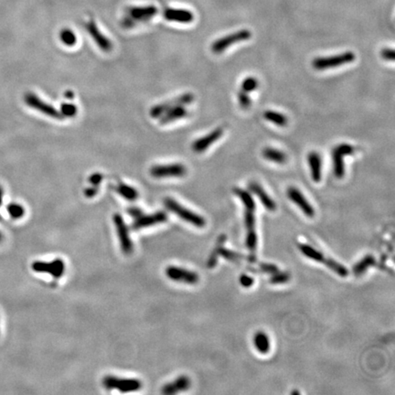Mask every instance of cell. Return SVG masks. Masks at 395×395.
<instances>
[{
	"label": "cell",
	"instance_id": "cell-29",
	"mask_svg": "<svg viewBox=\"0 0 395 395\" xmlns=\"http://www.w3.org/2000/svg\"><path fill=\"white\" fill-rule=\"evenodd\" d=\"M264 116L267 121L272 122L278 126H286L288 123V120L286 118V115L278 113V112H275V111L268 110L264 114Z\"/></svg>",
	"mask_w": 395,
	"mask_h": 395
},
{
	"label": "cell",
	"instance_id": "cell-20",
	"mask_svg": "<svg viewBox=\"0 0 395 395\" xmlns=\"http://www.w3.org/2000/svg\"><path fill=\"white\" fill-rule=\"evenodd\" d=\"M250 190L255 193L257 197L259 198L261 203L265 206V208L271 212L276 211V204L270 196L265 192V189L261 187L260 185L256 182H252L249 184Z\"/></svg>",
	"mask_w": 395,
	"mask_h": 395
},
{
	"label": "cell",
	"instance_id": "cell-19",
	"mask_svg": "<svg viewBox=\"0 0 395 395\" xmlns=\"http://www.w3.org/2000/svg\"><path fill=\"white\" fill-rule=\"evenodd\" d=\"M190 384H191V382H190V379H188V377L185 376V375H182L175 379L173 382L165 385L162 388L161 392L163 394H175L179 391L187 390Z\"/></svg>",
	"mask_w": 395,
	"mask_h": 395
},
{
	"label": "cell",
	"instance_id": "cell-14",
	"mask_svg": "<svg viewBox=\"0 0 395 395\" xmlns=\"http://www.w3.org/2000/svg\"><path fill=\"white\" fill-rule=\"evenodd\" d=\"M85 28H86V31L88 32L89 34L91 35L93 40L96 43V45L102 51L105 52H111V50L113 49L112 42L101 32L94 20H90L88 22H86Z\"/></svg>",
	"mask_w": 395,
	"mask_h": 395
},
{
	"label": "cell",
	"instance_id": "cell-10",
	"mask_svg": "<svg viewBox=\"0 0 395 395\" xmlns=\"http://www.w3.org/2000/svg\"><path fill=\"white\" fill-rule=\"evenodd\" d=\"M33 271L36 273L49 274L54 278H61L65 272V265L62 259H55L52 262L35 261L32 265Z\"/></svg>",
	"mask_w": 395,
	"mask_h": 395
},
{
	"label": "cell",
	"instance_id": "cell-15",
	"mask_svg": "<svg viewBox=\"0 0 395 395\" xmlns=\"http://www.w3.org/2000/svg\"><path fill=\"white\" fill-rule=\"evenodd\" d=\"M166 220L167 215L164 212H157L149 215H142L140 217L135 219V222L132 225V229L134 231L145 229L153 225L166 223Z\"/></svg>",
	"mask_w": 395,
	"mask_h": 395
},
{
	"label": "cell",
	"instance_id": "cell-7",
	"mask_svg": "<svg viewBox=\"0 0 395 395\" xmlns=\"http://www.w3.org/2000/svg\"><path fill=\"white\" fill-rule=\"evenodd\" d=\"M114 224H115V229L117 232V235L119 238L120 246L122 252L125 255H130L133 253L134 245L133 242L129 236V231L125 224V221L120 214H116L114 215Z\"/></svg>",
	"mask_w": 395,
	"mask_h": 395
},
{
	"label": "cell",
	"instance_id": "cell-5",
	"mask_svg": "<svg viewBox=\"0 0 395 395\" xmlns=\"http://www.w3.org/2000/svg\"><path fill=\"white\" fill-rule=\"evenodd\" d=\"M103 384L107 390H117L120 392H132L140 390L142 383L137 379L119 378L112 375L105 376L103 379Z\"/></svg>",
	"mask_w": 395,
	"mask_h": 395
},
{
	"label": "cell",
	"instance_id": "cell-33",
	"mask_svg": "<svg viewBox=\"0 0 395 395\" xmlns=\"http://www.w3.org/2000/svg\"><path fill=\"white\" fill-rule=\"evenodd\" d=\"M59 112L61 113V115H62L63 118L64 117L71 118V117H73V116L77 115L78 109H77L76 105H74V104L64 103V104L61 105V109H60Z\"/></svg>",
	"mask_w": 395,
	"mask_h": 395
},
{
	"label": "cell",
	"instance_id": "cell-8",
	"mask_svg": "<svg viewBox=\"0 0 395 395\" xmlns=\"http://www.w3.org/2000/svg\"><path fill=\"white\" fill-rule=\"evenodd\" d=\"M187 173L186 166L182 164H166V165H156L152 166L150 174L152 177L156 178H166V177H184Z\"/></svg>",
	"mask_w": 395,
	"mask_h": 395
},
{
	"label": "cell",
	"instance_id": "cell-9",
	"mask_svg": "<svg viewBox=\"0 0 395 395\" xmlns=\"http://www.w3.org/2000/svg\"><path fill=\"white\" fill-rule=\"evenodd\" d=\"M251 36H252V33L248 30L238 31V32L224 37L222 39H219L216 42H214V44L212 45V50L215 53H222L224 50L232 46L234 43L247 41V40H249Z\"/></svg>",
	"mask_w": 395,
	"mask_h": 395
},
{
	"label": "cell",
	"instance_id": "cell-11",
	"mask_svg": "<svg viewBox=\"0 0 395 395\" xmlns=\"http://www.w3.org/2000/svg\"><path fill=\"white\" fill-rule=\"evenodd\" d=\"M24 100H25V103L33 109L37 110V111H39L50 117H52V118L63 119L61 113L57 109H55L51 104H47L46 102L42 101V99L39 98L36 94L27 93L24 96Z\"/></svg>",
	"mask_w": 395,
	"mask_h": 395
},
{
	"label": "cell",
	"instance_id": "cell-26",
	"mask_svg": "<svg viewBox=\"0 0 395 395\" xmlns=\"http://www.w3.org/2000/svg\"><path fill=\"white\" fill-rule=\"evenodd\" d=\"M263 156L267 160L275 162L277 164H284L286 163V154L282 151L276 149V148H272V147H266L263 150Z\"/></svg>",
	"mask_w": 395,
	"mask_h": 395
},
{
	"label": "cell",
	"instance_id": "cell-43",
	"mask_svg": "<svg viewBox=\"0 0 395 395\" xmlns=\"http://www.w3.org/2000/svg\"><path fill=\"white\" fill-rule=\"evenodd\" d=\"M128 214L133 218L137 219L143 215V212L141 211L140 209L137 208V207H132V208L128 209Z\"/></svg>",
	"mask_w": 395,
	"mask_h": 395
},
{
	"label": "cell",
	"instance_id": "cell-23",
	"mask_svg": "<svg viewBox=\"0 0 395 395\" xmlns=\"http://www.w3.org/2000/svg\"><path fill=\"white\" fill-rule=\"evenodd\" d=\"M254 344L255 347L260 353H268L270 349V341L268 336L263 331L255 333L254 337Z\"/></svg>",
	"mask_w": 395,
	"mask_h": 395
},
{
	"label": "cell",
	"instance_id": "cell-37",
	"mask_svg": "<svg viewBox=\"0 0 395 395\" xmlns=\"http://www.w3.org/2000/svg\"><path fill=\"white\" fill-rule=\"evenodd\" d=\"M238 100H239L240 105L243 107V108H248L250 107V105H251V98H250L249 95L247 94V93H245V92H240L239 94H238Z\"/></svg>",
	"mask_w": 395,
	"mask_h": 395
},
{
	"label": "cell",
	"instance_id": "cell-6",
	"mask_svg": "<svg viewBox=\"0 0 395 395\" xmlns=\"http://www.w3.org/2000/svg\"><path fill=\"white\" fill-rule=\"evenodd\" d=\"M355 54L352 52H346L338 55L329 57L317 58L312 62L313 67L318 71L339 67L344 64L352 63L355 60Z\"/></svg>",
	"mask_w": 395,
	"mask_h": 395
},
{
	"label": "cell",
	"instance_id": "cell-1",
	"mask_svg": "<svg viewBox=\"0 0 395 395\" xmlns=\"http://www.w3.org/2000/svg\"><path fill=\"white\" fill-rule=\"evenodd\" d=\"M234 191L238 197L241 199V201L244 203L245 207V227H246V239H245V245L247 249L251 253L250 255L255 256V252L257 248V235L255 232V212L256 209L255 201L247 190L235 187Z\"/></svg>",
	"mask_w": 395,
	"mask_h": 395
},
{
	"label": "cell",
	"instance_id": "cell-16",
	"mask_svg": "<svg viewBox=\"0 0 395 395\" xmlns=\"http://www.w3.org/2000/svg\"><path fill=\"white\" fill-rule=\"evenodd\" d=\"M287 196L293 203H296V205L301 209L302 212L306 216L309 217V218H312L313 216L315 215V210L311 206V204L307 202V199L296 187H288Z\"/></svg>",
	"mask_w": 395,
	"mask_h": 395
},
{
	"label": "cell",
	"instance_id": "cell-27",
	"mask_svg": "<svg viewBox=\"0 0 395 395\" xmlns=\"http://www.w3.org/2000/svg\"><path fill=\"white\" fill-rule=\"evenodd\" d=\"M375 265H376V260L374 257L372 255H367L359 261V263L354 265L353 274L356 276H360L363 275L369 267Z\"/></svg>",
	"mask_w": 395,
	"mask_h": 395
},
{
	"label": "cell",
	"instance_id": "cell-28",
	"mask_svg": "<svg viewBox=\"0 0 395 395\" xmlns=\"http://www.w3.org/2000/svg\"><path fill=\"white\" fill-rule=\"evenodd\" d=\"M115 190L124 199L130 202H134L138 197V192L135 187L126 185L125 183H119Z\"/></svg>",
	"mask_w": 395,
	"mask_h": 395
},
{
	"label": "cell",
	"instance_id": "cell-46",
	"mask_svg": "<svg viewBox=\"0 0 395 395\" xmlns=\"http://www.w3.org/2000/svg\"><path fill=\"white\" fill-rule=\"evenodd\" d=\"M292 394H299L300 392L299 391H296V390H294V391H292Z\"/></svg>",
	"mask_w": 395,
	"mask_h": 395
},
{
	"label": "cell",
	"instance_id": "cell-36",
	"mask_svg": "<svg viewBox=\"0 0 395 395\" xmlns=\"http://www.w3.org/2000/svg\"><path fill=\"white\" fill-rule=\"evenodd\" d=\"M259 267H260L261 272L265 273V274H269V275H274L277 272H279V268L276 265H273V264L260 263Z\"/></svg>",
	"mask_w": 395,
	"mask_h": 395
},
{
	"label": "cell",
	"instance_id": "cell-39",
	"mask_svg": "<svg viewBox=\"0 0 395 395\" xmlns=\"http://www.w3.org/2000/svg\"><path fill=\"white\" fill-rule=\"evenodd\" d=\"M239 281L240 284L244 287H245V288H249L255 283V280L248 275H242V276H240Z\"/></svg>",
	"mask_w": 395,
	"mask_h": 395
},
{
	"label": "cell",
	"instance_id": "cell-12",
	"mask_svg": "<svg viewBox=\"0 0 395 395\" xmlns=\"http://www.w3.org/2000/svg\"><path fill=\"white\" fill-rule=\"evenodd\" d=\"M194 101V95L192 94H184L178 96L177 98L173 99L169 102H166L163 104H156L153 106L150 110V115L152 118H159L163 114H165L167 110L173 108L178 105H186L192 103Z\"/></svg>",
	"mask_w": 395,
	"mask_h": 395
},
{
	"label": "cell",
	"instance_id": "cell-45",
	"mask_svg": "<svg viewBox=\"0 0 395 395\" xmlns=\"http://www.w3.org/2000/svg\"><path fill=\"white\" fill-rule=\"evenodd\" d=\"M3 195H4V191H3L2 187L0 186V206L2 205V203H3Z\"/></svg>",
	"mask_w": 395,
	"mask_h": 395
},
{
	"label": "cell",
	"instance_id": "cell-18",
	"mask_svg": "<svg viewBox=\"0 0 395 395\" xmlns=\"http://www.w3.org/2000/svg\"><path fill=\"white\" fill-rule=\"evenodd\" d=\"M224 134V130L222 128H217L215 130L211 132L205 136L198 139L193 143V150L196 153H202L203 151L208 149L209 146L214 144L216 141L220 139V137Z\"/></svg>",
	"mask_w": 395,
	"mask_h": 395
},
{
	"label": "cell",
	"instance_id": "cell-30",
	"mask_svg": "<svg viewBox=\"0 0 395 395\" xmlns=\"http://www.w3.org/2000/svg\"><path fill=\"white\" fill-rule=\"evenodd\" d=\"M60 39L63 44L68 47H73L77 42L75 33L70 29H63V31L60 32Z\"/></svg>",
	"mask_w": 395,
	"mask_h": 395
},
{
	"label": "cell",
	"instance_id": "cell-17",
	"mask_svg": "<svg viewBox=\"0 0 395 395\" xmlns=\"http://www.w3.org/2000/svg\"><path fill=\"white\" fill-rule=\"evenodd\" d=\"M164 18L166 19V21L187 24V23L192 22L194 20V15L191 11H187V10L166 8L164 11Z\"/></svg>",
	"mask_w": 395,
	"mask_h": 395
},
{
	"label": "cell",
	"instance_id": "cell-24",
	"mask_svg": "<svg viewBox=\"0 0 395 395\" xmlns=\"http://www.w3.org/2000/svg\"><path fill=\"white\" fill-rule=\"evenodd\" d=\"M226 240H227V236H226L225 234H222V235L219 237L218 241H217V244L215 245V248H214V251L212 252V254H211L210 257H209L208 262H207V266H208V268H210V269L214 268V267L216 266V265H217L219 255H220V253H221V250L224 247V245L225 244Z\"/></svg>",
	"mask_w": 395,
	"mask_h": 395
},
{
	"label": "cell",
	"instance_id": "cell-2",
	"mask_svg": "<svg viewBox=\"0 0 395 395\" xmlns=\"http://www.w3.org/2000/svg\"><path fill=\"white\" fill-rule=\"evenodd\" d=\"M157 9L155 6L130 7L125 11V15L121 21V25L125 29H130L138 23L150 21L156 16Z\"/></svg>",
	"mask_w": 395,
	"mask_h": 395
},
{
	"label": "cell",
	"instance_id": "cell-22",
	"mask_svg": "<svg viewBox=\"0 0 395 395\" xmlns=\"http://www.w3.org/2000/svg\"><path fill=\"white\" fill-rule=\"evenodd\" d=\"M308 163L310 166L311 176L315 182H319L321 179V157L317 152H310L308 155Z\"/></svg>",
	"mask_w": 395,
	"mask_h": 395
},
{
	"label": "cell",
	"instance_id": "cell-13",
	"mask_svg": "<svg viewBox=\"0 0 395 395\" xmlns=\"http://www.w3.org/2000/svg\"><path fill=\"white\" fill-rule=\"evenodd\" d=\"M165 273H166V276L170 280L185 283V284H188V285H195L200 280V277L195 272L187 270V269L181 268V267L174 266V265L167 266Z\"/></svg>",
	"mask_w": 395,
	"mask_h": 395
},
{
	"label": "cell",
	"instance_id": "cell-31",
	"mask_svg": "<svg viewBox=\"0 0 395 395\" xmlns=\"http://www.w3.org/2000/svg\"><path fill=\"white\" fill-rule=\"evenodd\" d=\"M8 214L11 218L14 220H19L25 215V209L24 207L16 203H11L7 206Z\"/></svg>",
	"mask_w": 395,
	"mask_h": 395
},
{
	"label": "cell",
	"instance_id": "cell-42",
	"mask_svg": "<svg viewBox=\"0 0 395 395\" xmlns=\"http://www.w3.org/2000/svg\"><path fill=\"white\" fill-rule=\"evenodd\" d=\"M98 191V186H94V185H93L92 187H86V188L84 189V195H85V197L89 198V199H92V198H94V196L97 195Z\"/></svg>",
	"mask_w": 395,
	"mask_h": 395
},
{
	"label": "cell",
	"instance_id": "cell-38",
	"mask_svg": "<svg viewBox=\"0 0 395 395\" xmlns=\"http://www.w3.org/2000/svg\"><path fill=\"white\" fill-rule=\"evenodd\" d=\"M336 150H338L339 153H341L343 156H348V155H352L354 153V147L348 144H340L338 146L335 147Z\"/></svg>",
	"mask_w": 395,
	"mask_h": 395
},
{
	"label": "cell",
	"instance_id": "cell-32",
	"mask_svg": "<svg viewBox=\"0 0 395 395\" xmlns=\"http://www.w3.org/2000/svg\"><path fill=\"white\" fill-rule=\"evenodd\" d=\"M220 255H222L224 258L227 259V260L235 261V262L239 260L248 261L249 259V256H247V255H242V254L236 253V252L231 251V250L224 249V247L221 250Z\"/></svg>",
	"mask_w": 395,
	"mask_h": 395
},
{
	"label": "cell",
	"instance_id": "cell-40",
	"mask_svg": "<svg viewBox=\"0 0 395 395\" xmlns=\"http://www.w3.org/2000/svg\"><path fill=\"white\" fill-rule=\"evenodd\" d=\"M381 56L386 61H390V62L394 61V51H393V49L385 48L381 52Z\"/></svg>",
	"mask_w": 395,
	"mask_h": 395
},
{
	"label": "cell",
	"instance_id": "cell-34",
	"mask_svg": "<svg viewBox=\"0 0 395 395\" xmlns=\"http://www.w3.org/2000/svg\"><path fill=\"white\" fill-rule=\"evenodd\" d=\"M290 280V275L286 272H277L274 274L273 276L269 279L272 285H279V284H285Z\"/></svg>",
	"mask_w": 395,
	"mask_h": 395
},
{
	"label": "cell",
	"instance_id": "cell-3",
	"mask_svg": "<svg viewBox=\"0 0 395 395\" xmlns=\"http://www.w3.org/2000/svg\"><path fill=\"white\" fill-rule=\"evenodd\" d=\"M298 248L306 257L311 259V260L318 262V263H322L338 276H341V277H346L348 276V270L344 265H340L337 261L333 260L331 258H327L321 252L317 251V249H314L312 246L300 244V245H298Z\"/></svg>",
	"mask_w": 395,
	"mask_h": 395
},
{
	"label": "cell",
	"instance_id": "cell-41",
	"mask_svg": "<svg viewBox=\"0 0 395 395\" xmlns=\"http://www.w3.org/2000/svg\"><path fill=\"white\" fill-rule=\"evenodd\" d=\"M104 179V176L101 173H94L89 177V181L94 186H99V184Z\"/></svg>",
	"mask_w": 395,
	"mask_h": 395
},
{
	"label": "cell",
	"instance_id": "cell-4",
	"mask_svg": "<svg viewBox=\"0 0 395 395\" xmlns=\"http://www.w3.org/2000/svg\"><path fill=\"white\" fill-rule=\"evenodd\" d=\"M164 204L167 210H169L173 214H176L179 218L187 222L188 224H192L198 228H203L206 225V221L203 216L193 213L188 209L183 207L181 204L176 202L171 198H166L164 200Z\"/></svg>",
	"mask_w": 395,
	"mask_h": 395
},
{
	"label": "cell",
	"instance_id": "cell-21",
	"mask_svg": "<svg viewBox=\"0 0 395 395\" xmlns=\"http://www.w3.org/2000/svg\"><path fill=\"white\" fill-rule=\"evenodd\" d=\"M187 110L185 109L184 106H182V105L175 106L173 108L167 110L165 114H163L159 117V123L161 125H166L168 123L184 118L187 116Z\"/></svg>",
	"mask_w": 395,
	"mask_h": 395
},
{
	"label": "cell",
	"instance_id": "cell-47",
	"mask_svg": "<svg viewBox=\"0 0 395 395\" xmlns=\"http://www.w3.org/2000/svg\"><path fill=\"white\" fill-rule=\"evenodd\" d=\"M2 240H3V234H1V233H0V243H1V242H2Z\"/></svg>",
	"mask_w": 395,
	"mask_h": 395
},
{
	"label": "cell",
	"instance_id": "cell-44",
	"mask_svg": "<svg viewBox=\"0 0 395 395\" xmlns=\"http://www.w3.org/2000/svg\"><path fill=\"white\" fill-rule=\"evenodd\" d=\"M66 98L69 99H73L74 97V94H73V92H71V91H68L65 93V95H64Z\"/></svg>",
	"mask_w": 395,
	"mask_h": 395
},
{
	"label": "cell",
	"instance_id": "cell-25",
	"mask_svg": "<svg viewBox=\"0 0 395 395\" xmlns=\"http://www.w3.org/2000/svg\"><path fill=\"white\" fill-rule=\"evenodd\" d=\"M333 169L334 175L337 178H342L345 175V165H344L343 155L334 148L333 150Z\"/></svg>",
	"mask_w": 395,
	"mask_h": 395
},
{
	"label": "cell",
	"instance_id": "cell-35",
	"mask_svg": "<svg viewBox=\"0 0 395 395\" xmlns=\"http://www.w3.org/2000/svg\"><path fill=\"white\" fill-rule=\"evenodd\" d=\"M258 87V82L255 77H247L242 83V90L245 93H251Z\"/></svg>",
	"mask_w": 395,
	"mask_h": 395
}]
</instances>
